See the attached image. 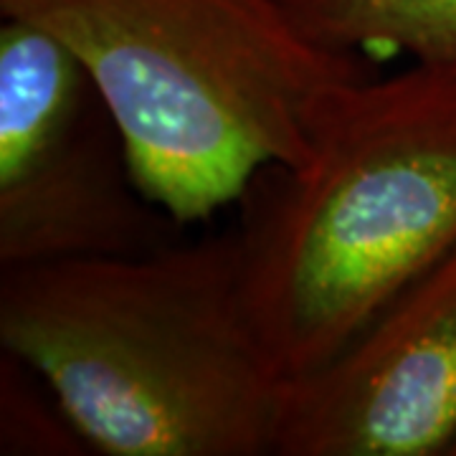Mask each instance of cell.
<instances>
[{"label": "cell", "mask_w": 456, "mask_h": 456, "mask_svg": "<svg viewBox=\"0 0 456 456\" xmlns=\"http://www.w3.org/2000/svg\"><path fill=\"white\" fill-rule=\"evenodd\" d=\"M132 175L122 130L49 31L0 23V266L142 256L183 239Z\"/></svg>", "instance_id": "obj_4"}, {"label": "cell", "mask_w": 456, "mask_h": 456, "mask_svg": "<svg viewBox=\"0 0 456 456\" xmlns=\"http://www.w3.org/2000/svg\"><path fill=\"white\" fill-rule=\"evenodd\" d=\"M0 454H94L28 362L0 347Z\"/></svg>", "instance_id": "obj_7"}, {"label": "cell", "mask_w": 456, "mask_h": 456, "mask_svg": "<svg viewBox=\"0 0 456 456\" xmlns=\"http://www.w3.org/2000/svg\"><path fill=\"white\" fill-rule=\"evenodd\" d=\"M299 31L332 51L395 49L456 69V0H279Z\"/></svg>", "instance_id": "obj_6"}, {"label": "cell", "mask_w": 456, "mask_h": 456, "mask_svg": "<svg viewBox=\"0 0 456 456\" xmlns=\"http://www.w3.org/2000/svg\"><path fill=\"white\" fill-rule=\"evenodd\" d=\"M239 203L248 314L279 373H310L456 248V69L347 82L307 163Z\"/></svg>", "instance_id": "obj_2"}, {"label": "cell", "mask_w": 456, "mask_h": 456, "mask_svg": "<svg viewBox=\"0 0 456 456\" xmlns=\"http://www.w3.org/2000/svg\"><path fill=\"white\" fill-rule=\"evenodd\" d=\"M446 456H456V441H454V446L449 449V454H446Z\"/></svg>", "instance_id": "obj_8"}, {"label": "cell", "mask_w": 456, "mask_h": 456, "mask_svg": "<svg viewBox=\"0 0 456 456\" xmlns=\"http://www.w3.org/2000/svg\"><path fill=\"white\" fill-rule=\"evenodd\" d=\"M0 347L94 454L274 456L284 375L246 307L236 228L142 256L0 266Z\"/></svg>", "instance_id": "obj_1"}, {"label": "cell", "mask_w": 456, "mask_h": 456, "mask_svg": "<svg viewBox=\"0 0 456 456\" xmlns=\"http://www.w3.org/2000/svg\"><path fill=\"white\" fill-rule=\"evenodd\" d=\"M71 51L114 114L140 191L180 226L299 167L330 97L370 77L310 41L279 0H0Z\"/></svg>", "instance_id": "obj_3"}, {"label": "cell", "mask_w": 456, "mask_h": 456, "mask_svg": "<svg viewBox=\"0 0 456 456\" xmlns=\"http://www.w3.org/2000/svg\"><path fill=\"white\" fill-rule=\"evenodd\" d=\"M456 441V248L338 355L284 378L274 456H446Z\"/></svg>", "instance_id": "obj_5"}]
</instances>
